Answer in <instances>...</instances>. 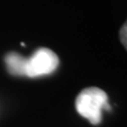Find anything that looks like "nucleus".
Segmentation results:
<instances>
[{
    "label": "nucleus",
    "mask_w": 127,
    "mask_h": 127,
    "mask_svg": "<svg viewBox=\"0 0 127 127\" xmlns=\"http://www.w3.org/2000/svg\"><path fill=\"white\" fill-rule=\"evenodd\" d=\"M75 108L83 118L93 125L101 123L103 109L111 110L106 92L97 87H89L82 90L75 100Z\"/></svg>",
    "instance_id": "nucleus-1"
},
{
    "label": "nucleus",
    "mask_w": 127,
    "mask_h": 127,
    "mask_svg": "<svg viewBox=\"0 0 127 127\" xmlns=\"http://www.w3.org/2000/svg\"><path fill=\"white\" fill-rule=\"evenodd\" d=\"M59 65L57 55L52 50L39 48L27 58L26 76L38 77L53 73Z\"/></svg>",
    "instance_id": "nucleus-2"
},
{
    "label": "nucleus",
    "mask_w": 127,
    "mask_h": 127,
    "mask_svg": "<svg viewBox=\"0 0 127 127\" xmlns=\"http://www.w3.org/2000/svg\"><path fill=\"white\" fill-rule=\"evenodd\" d=\"M4 62L10 74L15 76H26L27 57L17 52H10L5 55Z\"/></svg>",
    "instance_id": "nucleus-3"
},
{
    "label": "nucleus",
    "mask_w": 127,
    "mask_h": 127,
    "mask_svg": "<svg viewBox=\"0 0 127 127\" xmlns=\"http://www.w3.org/2000/svg\"><path fill=\"white\" fill-rule=\"evenodd\" d=\"M120 41L123 47L127 50V20L120 29Z\"/></svg>",
    "instance_id": "nucleus-4"
}]
</instances>
